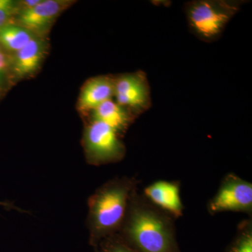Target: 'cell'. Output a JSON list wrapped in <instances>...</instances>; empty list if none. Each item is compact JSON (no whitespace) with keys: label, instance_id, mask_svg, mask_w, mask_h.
Instances as JSON below:
<instances>
[{"label":"cell","instance_id":"obj_1","mask_svg":"<svg viewBox=\"0 0 252 252\" xmlns=\"http://www.w3.org/2000/svg\"><path fill=\"white\" fill-rule=\"evenodd\" d=\"M175 220L136 189L118 235L137 252H180Z\"/></svg>","mask_w":252,"mask_h":252},{"label":"cell","instance_id":"obj_2","mask_svg":"<svg viewBox=\"0 0 252 252\" xmlns=\"http://www.w3.org/2000/svg\"><path fill=\"white\" fill-rule=\"evenodd\" d=\"M137 185L135 177H119L109 181L91 195L88 217L91 243L99 245L119 233Z\"/></svg>","mask_w":252,"mask_h":252},{"label":"cell","instance_id":"obj_3","mask_svg":"<svg viewBox=\"0 0 252 252\" xmlns=\"http://www.w3.org/2000/svg\"><path fill=\"white\" fill-rule=\"evenodd\" d=\"M245 1L195 0L185 4L189 29L205 42L216 41Z\"/></svg>","mask_w":252,"mask_h":252},{"label":"cell","instance_id":"obj_4","mask_svg":"<svg viewBox=\"0 0 252 252\" xmlns=\"http://www.w3.org/2000/svg\"><path fill=\"white\" fill-rule=\"evenodd\" d=\"M83 146L87 162L97 166L120 161L126 155L121 135L98 121L90 120L86 126Z\"/></svg>","mask_w":252,"mask_h":252},{"label":"cell","instance_id":"obj_5","mask_svg":"<svg viewBox=\"0 0 252 252\" xmlns=\"http://www.w3.org/2000/svg\"><path fill=\"white\" fill-rule=\"evenodd\" d=\"M207 209L211 215L233 212L252 217V184L234 173L227 174Z\"/></svg>","mask_w":252,"mask_h":252},{"label":"cell","instance_id":"obj_6","mask_svg":"<svg viewBox=\"0 0 252 252\" xmlns=\"http://www.w3.org/2000/svg\"><path fill=\"white\" fill-rule=\"evenodd\" d=\"M116 102L128 109L136 117L152 106L150 86L143 71L126 73L114 77Z\"/></svg>","mask_w":252,"mask_h":252},{"label":"cell","instance_id":"obj_7","mask_svg":"<svg viewBox=\"0 0 252 252\" xmlns=\"http://www.w3.org/2000/svg\"><path fill=\"white\" fill-rule=\"evenodd\" d=\"M72 3L68 0H41L32 9L18 11L14 22L36 36H47L56 18Z\"/></svg>","mask_w":252,"mask_h":252},{"label":"cell","instance_id":"obj_8","mask_svg":"<svg viewBox=\"0 0 252 252\" xmlns=\"http://www.w3.org/2000/svg\"><path fill=\"white\" fill-rule=\"evenodd\" d=\"M49 49L47 36H36L23 49L11 54V71L16 82L36 74Z\"/></svg>","mask_w":252,"mask_h":252},{"label":"cell","instance_id":"obj_9","mask_svg":"<svg viewBox=\"0 0 252 252\" xmlns=\"http://www.w3.org/2000/svg\"><path fill=\"white\" fill-rule=\"evenodd\" d=\"M142 194L154 206L175 220L183 216L185 206L181 198L179 181H156L146 187Z\"/></svg>","mask_w":252,"mask_h":252},{"label":"cell","instance_id":"obj_10","mask_svg":"<svg viewBox=\"0 0 252 252\" xmlns=\"http://www.w3.org/2000/svg\"><path fill=\"white\" fill-rule=\"evenodd\" d=\"M114 95V77L98 76L88 80L81 89L77 109L83 114H90Z\"/></svg>","mask_w":252,"mask_h":252},{"label":"cell","instance_id":"obj_11","mask_svg":"<svg viewBox=\"0 0 252 252\" xmlns=\"http://www.w3.org/2000/svg\"><path fill=\"white\" fill-rule=\"evenodd\" d=\"M91 120L107 124L122 135L137 117L128 109L112 99L105 101L90 113Z\"/></svg>","mask_w":252,"mask_h":252},{"label":"cell","instance_id":"obj_12","mask_svg":"<svg viewBox=\"0 0 252 252\" xmlns=\"http://www.w3.org/2000/svg\"><path fill=\"white\" fill-rule=\"evenodd\" d=\"M36 34L15 22L0 28V44L10 54L27 45Z\"/></svg>","mask_w":252,"mask_h":252},{"label":"cell","instance_id":"obj_13","mask_svg":"<svg viewBox=\"0 0 252 252\" xmlns=\"http://www.w3.org/2000/svg\"><path fill=\"white\" fill-rule=\"evenodd\" d=\"M228 252H252V217L239 223L236 236Z\"/></svg>","mask_w":252,"mask_h":252},{"label":"cell","instance_id":"obj_14","mask_svg":"<svg viewBox=\"0 0 252 252\" xmlns=\"http://www.w3.org/2000/svg\"><path fill=\"white\" fill-rule=\"evenodd\" d=\"M11 54L0 44V99L6 95L16 83L11 71Z\"/></svg>","mask_w":252,"mask_h":252},{"label":"cell","instance_id":"obj_15","mask_svg":"<svg viewBox=\"0 0 252 252\" xmlns=\"http://www.w3.org/2000/svg\"><path fill=\"white\" fill-rule=\"evenodd\" d=\"M19 11V1L0 0V28L14 22Z\"/></svg>","mask_w":252,"mask_h":252},{"label":"cell","instance_id":"obj_16","mask_svg":"<svg viewBox=\"0 0 252 252\" xmlns=\"http://www.w3.org/2000/svg\"><path fill=\"white\" fill-rule=\"evenodd\" d=\"M99 245H101L100 252H137L118 234L104 239Z\"/></svg>","mask_w":252,"mask_h":252},{"label":"cell","instance_id":"obj_17","mask_svg":"<svg viewBox=\"0 0 252 252\" xmlns=\"http://www.w3.org/2000/svg\"><path fill=\"white\" fill-rule=\"evenodd\" d=\"M0 206L6 207V208H15L16 207L12 205V204L6 203V202H0Z\"/></svg>","mask_w":252,"mask_h":252}]
</instances>
